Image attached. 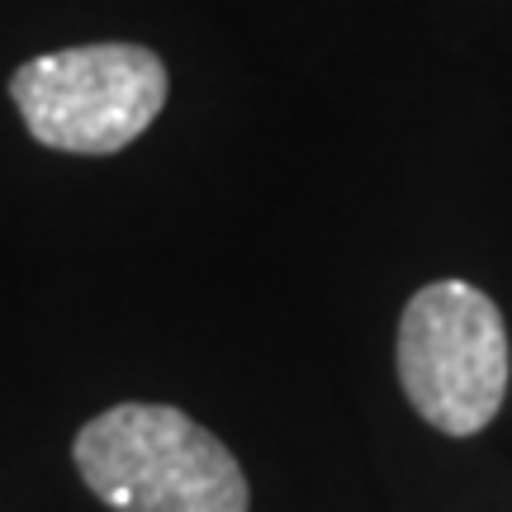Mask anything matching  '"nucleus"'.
Segmentation results:
<instances>
[{
  "mask_svg": "<svg viewBox=\"0 0 512 512\" xmlns=\"http://www.w3.org/2000/svg\"><path fill=\"white\" fill-rule=\"evenodd\" d=\"M399 384L422 422L446 437H475L508 394V328L503 313L470 280L422 285L399 318Z\"/></svg>",
  "mask_w": 512,
  "mask_h": 512,
  "instance_id": "2",
  "label": "nucleus"
},
{
  "mask_svg": "<svg viewBox=\"0 0 512 512\" xmlns=\"http://www.w3.org/2000/svg\"><path fill=\"white\" fill-rule=\"evenodd\" d=\"M19 119L43 147L110 157L166 105V67L143 43H86L29 57L10 76Z\"/></svg>",
  "mask_w": 512,
  "mask_h": 512,
  "instance_id": "3",
  "label": "nucleus"
},
{
  "mask_svg": "<svg viewBox=\"0 0 512 512\" xmlns=\"http://www.w3.org/2000/svg\"><path fill=\"white\" fill-rule=\"evenodd\" d=\"M72 460L114 512H247L238 456L171 403H114L76 432Z\"/></svg>",
  "mask_w": 512,
  "mask_h": 512,
  "instance_id": "1",
  "label": "nucleus"
}]
</instances>
